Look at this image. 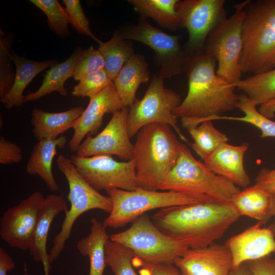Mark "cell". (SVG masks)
<instances>
[{
	"label": "cell",
	"mask_w": 275,
	"mask_h": 275,
	"mask_svg": "<svg viewBox=\"0 0 275 275\" xmlns=\"http://www.w3.org/2000/svg\"><path fill=\"white\" fill-rule=\"evenodd\" d=\"M245 263L254 275H275V258L268 256Z\"/></svg>",
	"instance_id": "41"
},
{
	"label": "cell",
	"mask_w": 275,
	"mask_h": 275,
	"mask_svg": "<svg viewBox=\"0 0 275 275\" xmlns=\"http://www.w3.org/2000/svg\"><path fill=\"white\" fill-rule=\"evenodd\" d=\"M249 2L235 6V13L224 19L209 35L203 49L216 60V74L236 85L241 79L243 28L245 8Z\"/></svg>",
	"instance_id": "9"
},
{
	"label": "cell",
	"mask_w": 275,
	"mask_h": 275,
	"mask_svg": "<svg viewBox=\"0 0 275 275\" xmlns=\"http://www.w3.org/2000/svg\"><path fill=\"white\" fill-rule=\"evenodd\" d=\"M68 210L62 195L51 194L45 198L34 232L30 254L36 261L41 262L45 275H49L51 269L46 245L49 230L54 218L61 212Z\"/></svg>",
	"instance_id": "20"
},
{
	"label": "cell",
	"mask_w": 275,
	"mask_h": 275,
	"mask_svg": "<svg viewBox=\"0 0 275 275\" xmlns=\"http://www.w3.org/2000/svg\"><path fill=\"white\" fill-rule=\"evenodd\" d=\"M129 108L123 107L113 114L104 128L96 136L88 134L82 141L76 155L88 157L99 155H116L129 160L132 158L133 144L127 130Z\"/></svg>",
	"instance_id": "15"
},
{
	"label": "cell",
	"mask_w": 275,
	"mask_h": 275,
	"mask_svg": "<svg viewBox=\"0 0 275 275\" xmlns=\"http://www.w3.org/2000/svg\"><path fill=\"white\" fill-rule=\"evenodd\" d=\"M140 18L154 20L161 27L171 31L179 28L176 5L178 0H129Z\"/></svg>",
	"instance_id": "28"
},
{
	"label": "cell",
	"mask_w": 275,
	"mask_h": 275,
	"mask_svg": "<svg viewBox=\"0 0 275 275\" xmlns=\"http://www.w3.org/2000/svg\"><path fill=\"white\" fill-rule=\"evenodd\" d=\"M30 2L44 13L48 26L58 36L65 38L69 35V16L57 0H31Z\"/></svg>",
	"instance_id": "34"
},
{
	"label": "cell",
	"mask_w": 275,
	"mask_h": 275,
	"mask_svg": "<svg viewBox=\"0 0 275 275\" xmlns=\"http://www.w3.org/2000/svg\"><path fill=\"white\" fill-rule=\"evenodd\" d=\"M56 163L68 184L67 198L70 207L65 213L60 232L53 238L52 246L48 253L50 264L58 259L63 251L78 217L92 209H99L109 213L112 209L110 198L92 187L82 177L70 158L61 154L56 158Z\"/></svg>",
	"instance_id": "6"
},
{
	"label": "cell",
	"mask_w": 275,
	"mask_h": 275,
	"mask_svg": "<svg viewBox=\"0 0 275 275\" xmlns=\"http://www.w3.org/2000/svg\"><path fill=\"white\" fill-rule=\"evenodd\" d=\"M123 107L112 81L90 98L87 107L73 124V134L68 143L69 149L76 152L86 136L97 133L106 114H113Z\"/></svg>",
	"instance_id": "16"
},
{
	"label": "cell",
	"mask_w": 275,
	"mask_h": 275,
	"mask_svg": "<svg viewBox=\"0 0 275 275\" xmlns=\"http://www.w3.org/2000/svg\"><path fill=\"white\" fill-rule=\"evenodd\" d=\"M225 4V0H178L179 28H186L189 35L183 46L188 56L202 51L209 35L227 17Z\"/></svg>",
	"instance_id": "13"
},
{
	"label": "cell",
	"mask_w": 275,
	"mask_h": 275,
	"mask_svg": "<svg viewBox=\"0 0 275 275\" xmlns=\"http://www.w3.org/2000/svg\"><path fill=\"white\" fill-rule=\"evenodd\" d=\"M181 102L180 95L166 88L163 79L157 74H154L143 97L136 99L129 108L127 124L129 138L134 136L145 126L159 123L170 126L181 140L188 143L174 114V111Z\"/></svg>",
	"instance_id": "10"
},
{
	"label": "cell",
	"mask_w": 275,
	"mask_h": 275,
	"mask_svg": "<svg viewBox=\"0 0 275 275\" xmlns=\"http://www.w3.org/2000/svg\"><path fill=\"white\" fill-rule=\"evenodd\" d=\"M242 73L256 74L275 68V0L250 1L245 8Z\"/></svg>",
	"instance_id": "5"
},
{
	"label": "cell",
	"mask_w": 275,
	"mask_h": 275,
	"mask_svg": "<svg viewBox=\"0 0 275 275\" xmlns=\"http://www.w3.org/2000/svg\"><path fill=\"white\" fill-rule=\"evenodd\" d=\"M229 275H254L245 262L232 268Z\"/></svg>",
	"instance_id": "45"
},
{
	"label": "cell",
	"mask_w": 275,
	"mask_h": 275,
	"mask_svg": "<svg viewBox=\"0 0 275 275\" xmlns=\"http://www.w3.org/2000/svg\"><path fill=\"white\" fill-rule=\"evenodd\" d=\"M150 78L148 64L144 57L134 54L125 64L113 81L116 92L124 107L129 108L136 99L140 86Z\"/></svg>",
	"instance_id": "23"
},
{
	"label": "cell",
	"mask_w": 275,
	"mask_h": 275,
	"mask_svg": "<svg viewBox=\"0 0 275 275\" xmlns=\"http://www.w3.org/2000/svg\"><path fill=\"white\" fill-rule=\"evenodd\" d=\"M112 81L103 69L80 79L78 84L74 87L72 94L77 97H88L90 98L103 90Z\"/></svg>",
	"instance_id": "36"
},
{
	"label": "cell",
	"mask_w": 275,
	"mask_h": 275,
	"mask_svg": "<svg viewBox=\"0 0 275 275\" xmlns=\"http://www.w3.org/2000/svg\"><path fill=\"white\" fill-rule=\"evenodd\" d=\"M12 59L16 67L14 83L1 101L7 109L21 106L24 103L23 93L25 88L39 73L57 63L54 60L35 61L12 52Z\"/></svg>",
	"instance_id": "24"
},
{
	"label": "cell",
	"mask_w": 275,
	"mask_h": 275,
	"mask_svg": "<svg viewBox=\"0 0 275 275\" xmlns=\"http://www.w3.org/2000/svg\"><path fill=\"white\" fill-rule=\"evenodd\" d=\"M256 104L245 94L238 95L235 107L243 113L242 117L219 116L210 119L208 121L227 120L241 121L249 123L259 129L261 131L260 137L275 138V122L262 115L256 108Z\"/></svg>",
	"instance_id": "32"
},
{
	"label": "cell",
	"mask_w": 275,
	"mask_h": 275,
	"mask_svg": "<svg viewBox=\"0 0 275 275\" xmlns=\"http://www.w3.org/2000/svg\"><path fill=\"white\" fill-rule=\"evenodd\" d=\"M183 144L169 125L153 123L141 129L133 144L132 159L142 188L159 190L175 165Z\"/></svg>",
	"instance_id": "3"
},
{
	"label": "cell",
	"mask_w": 275,
	"mask_h": 275,
	"mask_svg": "<svg viewBox=\"0 0 275 275\" xmlns=\"http://www.w3.org/2000/svg\"><path fill=\"white\" fill-rule=\"evenodd\" d=\"M63 3L69 16L70 23L79 33L91 38L99 43L101 41L92 33L88 19L78 0H63Z\"/></svg>",
	"instance_id": "38"
},
{
	"label": "cell",
	"mask_w": 275,
	"mask_h": 275,
	"mask_svg": "<svg viewBox=\"0 0 275 275\" xmlns=\"http://www.w3.org/2000/svg\"><path fill=\"white\" fill-rule=\"evenodd\" d=\"M85 108L76 106L57 113L45 112L35 108L31 114L32 132L38 141L43 139H56L73 127Z\"/></svg>",
	"instance_id": "22"
},
{
	"label": "cell",
	"mask_w": 275,
	"mask_h": 275,
	"mask_svg": "<svg viewBox=\"0 0 275 275\" xmlns=\"http://www.w3.org/2000/svg\"><path fill=\"white\" fill-rule=\"evenodd\" d=\"M109 239L128 247L135 257L149 263L175 264L189 249L162 232L145 214L129 228L110 235Z\"/></svg>",
	"instance_id": "7"
},
{
	"label": "cell",
	"mask_w": 275,
	"mask_h": 275,
	"mask_svg": "<svg viewBox=\"0 0 275 275\" xmlns=\"http://www.w3.org/2000/svg\"><path fill=\"white\" fill-rule=\"evenodd\" d=\"M231 203L240 216L266 223L271 217V194L257 184L235 195Z\"/></svg>",
	"instance_id": "27"
},
{
	"label": "cell",
	"mask_w": 275,
	"mask_h": 275,
	"mask_svg": "<svg viewBox=\"0 0 275 275\" xmlns=\"http://www.w3.org/2000/svg\"><path fill=\"white\" fill-rule=\"evenodd\" d=\"M105 191L112 203V211L102 222L106 228L122 227L155 209L203 202L174 191H158L143 188L133 190L113 188Z\"/></svg>",
	"instance_id": "8"
},
{
	"label": "cell",
	"mask_w": 275,
	"mask_h": 275,
	"mask_svg": "<svg viewBox=\"0 0 275 275\" xmlns=\"http://www.w3.org/2000/svg\"><path fill=\"white\" fill-rule=\"evenodd\" d=\"M216 63L215 58L204 50L188 56L184 71L187 93L174 111L187 129L236 108V85L216 74Z\"/></svg>",
	"instance_id": "1"
},
{
	"label": "cell",
	"mask_w": 275,
	"mask_h": 275,
	"mask_svg": "<svg viewBox=\"0 0 275 275\" xmlns=\"http://www.w3.org/2000/svg\"><path fill=\"white\" fill-rule=\"evenodd\" d=\"M256 184L271 194H275V169L262 170L256 178Z\"/></svg>",
	"instance_id": "42"
},
{
	"label": "cell",
	"mask_w": 275,
	"mask_h": 275,
	"mask_svg": "<svg viewBox=\"0 0 275 275\" xmlns=\"http://www.w3.org/2000/svg\"><path fill=\"white\" fill-rule=\"evenodd\" d=\"M183 275H229L231 255L225 244L213 242L200 249H188L175 264Z\"/></svg>",
	"instance_id": "18"
},
{
	"label": "cell",
	"mask_w": 275,
	"mask_h": 275,
	"mask_svg": "<svg viewBox=\"0 0 275 275\" xmlns=\"http://www.w3.org/2000/svg\"><path fill=\"white\" fill-rule=\"evenodd\" d=\"M159 190L181 193L203 202L231 203L240 189L194 158L183 144L177 161Z\"/></svg>",
	"instance_id": "4"
},
{
	"label": "cell",
	"mask_w": 275,
	"mask_h": 275,
	"mask_svg": "<svg viewBox=\"0 0 275 275\" xmlns=\"http://www.w3.org/2000/svg\"><path fill=\"white\" fill-rule=\"evenodd\" d=\"M45 198L36 191L9 208L0 219V236L10 246L29 250Z\"/></svg>",
	"instance_id": "14"
},
{
	"label": "cell",
	"mask_w": 275,
	"mask_h": 275,
	"mask_svg": "<svg viewBox=\"0 0 275 275\" xmlns=\"http://www.w3.org/2000/svg\"><path fill=\"white\" fill-rule=\"evenodd\" d=\"M104 68V62L101 53L91 46L83 50L75 67L73 77L79 81L87 75Z\"/></svg>",
	"instance_id": "37"
},
{
	"label": "cell",
	"mask_w": 275,
	"mask_h": 275,
	"mask_svg": "<svg viewBox=\"0 0 275 275\" xmlns=\"http://www.w3.org/2000/svg\"><path fill=\"white\" fill-rule=\"evenodd\" d=\"M240 216L231 203L202 202L162 208L152 221L166 235L196 249L222 237Z\"/></svg>",
	"instance_id": "2"
},
{
	"label": "cell",
	"mask_w": 275,
	"mask_h": 275,
	"mask_svg": "<svg viewBox=\"0 0 275 275\" xmlns=\"http://www.w3.org/2000/svg\"><path fill=\"white\" fill-rule=\"evenodd\" d=\"M187 130L194 140L190 144L191 148L203 160L229 140L225 134L214 126L211 121H203Z\"/></svg>",
	"instance_id": "31"
},
{
	"label": "cell",
	"mask_w": 275,
	"mask_h": 275,
	"mask_svg": "<svg viewBox=\"0 0 275 275\" xmlns=\"http://www.w3.org/2000/svg\"><path fill=\"white\" fill-rule=\"evenodd\" d=\"M70 159L84 179L98 191L113 188L126 190L142 188L136 176L133 159L118 161L109 155L88 157L73 155Z\"/></svg>",
	"instance_id": "12"
},
{
	"label": "cell",
	"mask_w": 275,
	"mask_h": 275,
	"mask_svg": "<svg viewBox=\"0 0 275 275\" xmlns=\"http://www.w3.org/2000/svg\"><path fill=\"white\" fill-rule=\"evenodd\" d=\"M117 31L124 39L140 42L155 51L154 62L158 69L157 74L162 78L184 72L188 56L180 44L181 35L166 33L141 18L137 24Z\"/></svg>",
	"instance_id": "11"
},
{
	"label": "cell",
	"mask_w": 275,
	"mask_h": 275,
	"mask_svg": "<svg viewBox=\"0 0 275 275\" xmlns=\"http://www.w3.org/2000/svg\"><path fill=\"white\" fill-rule=\"evenodd\" d=\"M106 265L115 275H138L133 268L134 252L118 242L107 241L105 245Z\"/></svg>",
	"instance_id": "33"
},
{
	"label": "cell",
	"mask_w": 275,
	"mask_h": 275,
	"mask_svg": "<svg viewBox=\"0 0 275 275\" xmlns=\"http://www.w3.org/2000/svg\"><path fill=\"white\" fill-rule=\"evenodd\" d=\"M259 222L234 235L225 242L232 259V268L244 262L275 253V234L271 226L262 228Z\"/></svg>",
	"instance_id": "17"
},
{
	"label": "cell",
	"mask_w": 275,
	"mask_h": 275,
	"mask_svg": "<svg viewBox=\"0 0 275 275\" xmlns=\"http://www.w3.org/2000/svg\"><path fill=\"white\" fill-rule=\"evenodd\" d=\"M91 223L90 233L78 241L76 248L82 256L89 258V275H103L107 265L105 245L110 236L103 223L96 218H91Z\"/></svg>",
	"instance_id": "26"
},
{
	"label": "cell",
	"mask_w": 275,
	"mask_h": 275,
	"mask_svg": "<svg viewBox=\"0 0 275 275\" xmlns=\"http://www.w3.org/2000/svg\"><path fill=\"white\" fill-rule=\"evenodd\" d=\"M249 144L234 146L227 142L221 144L203 161L213 172L232 182L238 187L246 188L250 179L246 172L243 159Z\"/></svg>",
	"instance_id": "19"
},
{
	"label": "cell",
	"mask_w": 275,
	"mask_h": 275,
	"mask_svg": "<svg viewBox=\"0 0 275 275\" xmlns=\"http://www.w3.org/2000/svg\"><path fill=\"white\" fill-rule=\"evenodd\" d=\"M271 213L272 216H275V194H271ZM271 227L275 234V220L273 224L271 225Z\"/></svg>",
	"instance_id": "46"
},
{
	"label": "cell",
	"mask_w": 275,
	"mask_h": 275,
	"mask_svg": "<svg viewBox=\"0 0 275 275\" xmlns=\"http://www.w3.org/2000/svg\"><path fill=\"white\" fill-rule=\"evenodd\" d=\"M133 264L141 268V275H183L174 264L149 263L136 257L133 259Z\"/></svg>",
	"instance_id": "39"
},
{
	"label": "cell",
	"mask_w": 275,
	"mask_h": 275,
	"mask_svg": "<svg viewBox=\"0 0 275 275\" xmlns=\"http://www.w3.org/2000/svg\"><path fill=\"white\" fill-rule=\"evenodd\" d=\"M83 50L81 47H78L65 61L51 66L46 71L40 88L24 96V102L37 100L55 91L66 96L68 92L64 86L65 82L69 78L73 77L75 67Z\"/></svg>",
	"instance_id": "25"
},
{
	"label": "cell",
	"mask_w": 275,
	"mask_h": 275,
	"mask_svg": "<svg viewBox=\"0 0 275 275\" xmlns=\"http://www.w3.org/2000/svg\"><path fill=\"white\" fill-rule=\"evenodd\" d=\"M236 88L257 105L269 102L275 99V68L241 79Z\"/></svg>",
	"instance_id": "30"
},
{
	"label": "cell",
	"mask_w": 275,
	"mask_h": 275,
	"mask_svg": "<svg viewBox=\"0 0 275 275\" xmlns=\"http://www.w3.org/2000/svg\"><path fill=\"white\" fill-rule=\"evenodd\" d=\"M259 112L265 117L271 119L275 116V99L260 106Z\"/></svg>",
	"instance_id": "44"
},
{
	"label": "cell",
	"mask_w": 275,
	"mask_h": 275,
	"mask_svg": "<svg viewBox=\"0 0 275 275\" xmlns=\"http://www.w3.org/2000/svg\"><path fill=\"white\" fill-rule=\"evenodd\" d=\"M23 155L21 148L16 144L7 140L4 136L0 138V163L8 165L21 162Z\"/></svg>",
	"instance_id": "40"
},
{
	"label": "cell",
	"mask_w": 275,
	"mask_h": 275,
	"mask_svg": "<svg viewBox=\"0 0 275 275\" xmlns=\"http://www.w3.org/2000/svg\"><path fill=\"white\" fill-rule=\"evenodd\" d=\"M67 138L62 135L57 139H43L34 145L26 165V172L30 175H37L52 191H58L59 185L53 174L52 164L57 149L63 148Z\"/></svg>",
	"instance_id": "21"
},
{
	"label": "cell",
	"mask_w": 275,
	"mask_h": 275,
	"mask_svg": "<svg viewBox=\"0 0 275 275\" xmlns=\"http://www.w3.org/2000/svg\"><path fill=\"white\" fill-rule=\"evenodd\" d=\"M15 266L14 262L11 256L3 248H0V275H7L8 271L13 269ZM23 275H29L25 264Z\"/></svg>",
	"instance_id": "43"
},
{
	"label": "cell",
	"mask_w": 275,
	"mask_h": 275,
	"mask_svg": "<svg viewBox=\"0 0 275 275\" xmlns=\"http://www.w3.org/2000/svg\"><path fill=\"white\" fill-rule=\"evenodd\" d=\"M13 36L0 30V97H3L11 88L15 75L11 67L10 49Z\"/></svg>",
	"instance_id": "35"
},
{
	"label": "cell",
	"mask_w": 275,
	"mask_h": 275,
	"mask_svg": "<svg viewBox=\"0 0 275 275\" xmlns=\"http://www.w3.org/2000/svg\"><path fill=\"white\" fill-rule=\"evenodd\" d=\"M98 50L104 62V70L114 81L127 63L135 54L130 40L124 39L118 31H115L112 38L106 42L100 41Z\"/></svg>",
	"instance_id": "29"
}]
</instances>
